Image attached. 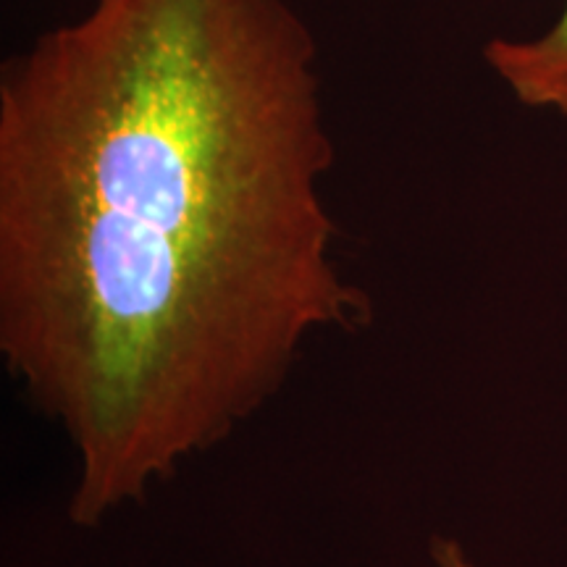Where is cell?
<instances>
[{"mask_svg": "<svg viewBox=\"0 0 567 567\" xmlns=\"http://www.w3.org/2000/svg\"><path fill=\"white\" fill-rule=\"evenodd\" d=\"M318 51L289 0H95L0 80V354L101 528L371 321L334 258Z\"/></svg>", "mask_w": 567, "mask_h": 567, "instance_id": "1", "label": "cell"}, {"mask_svg": "<svg viewBox=\"0 0 567 567\" xmlns=\"http://www.w3.org/2000/svg\"><path fill=\"white\" fill-rule=\"evenodd\" d=\"M486 61L523 105L567 116V3L542 38L488 42Z\"/></svg>", "mask_w": 567, "mask_h": 567, "instance_id": "2", "label": "cell"}, {"mask_svg": "<svg viewBox=\"0 0 567 567\" xmlns=\"http://www.w3.org/2000/svg\"><path fill=\"white\" fill-rule=\"evenodd\" d=\"M429 557L434 567H478L476 559L471 557V551L465 549V544L455 536L439 534L431 538Z\"/></svg>", "mask_w": 567, "mask_h": 567, "instance_id": "3", "label": "cell"}]
</instances>
